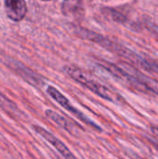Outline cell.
<instances>
[{
	"instance_id": "2",
	"label": "cell",
	"mask_w": 158,
	"mask_h": 159,
	"mask_svg": "<svg viewBox=\"0 0 158 159\" xmlns=\"http://www.w3.org/2000/svg\"><path fill=\"white\" fill-rule=\"evenodd\" d=\"M47 94H48L54 101H56L61 107H63L65 110H67L68 112H70L71 114H73L74 116H76V117H77L79 120H81L83 123H85V124H87V125L92 127L93 129H97V130H99V131L102 130L101 128H100L95 122H93L91 119H89L85 114H83L81 111H79L76 107H74V106L71 103V102H70L63 94H61L57 89H55V88L49 86V87L47 88Z\"/></svg>"
},
{
	"instance_id": "1",
	"label": "cell",
	"mask_w": 158,
	"mask_h": 159,
	"mask_svg": "<svg viewBox=\"0 0 158 159\" xmlns=\"http://www.w3.org/2000/svg\"><path fill=\"white\" fill-rule=\"evenodd\" d=\"M66 72L76 82L81 84L85 88L88 89L89 90H91L98 96L102 97V99H105L109 102H115L117 100V96L112 90H110L108 88H106L102 84L92 79L91 77L87 75V74H85L81 70H79L77 68L69 67V68H66Z\"/></svg>"
},
{
	"instance_id": "6",
	"label": "cell",
	"mask_w": 158,
	"mask_h": 159,
	"mask_svg": "<svg viewBox=\"0 0 158 159\" xmlns=\"http://www.w3.org/2000/svg\"><path fill=\"white\" fill-rule=\"evenodd\" d=\"M82 11L83 0H64L62 3V12L66 16H77Z\"/></svg>"
},
{
	"instance_id": "12",
	"label": "cell",
	"mask_w": 158,
	"mask_h": 159,
	"mask_svg": "<svg viewBox=\"0 0 158 159\" xmlns=\"http://www.w3.org/2000/svg\"><path fill=\"white\" fill-rule=\"evenodd\" d=\"M44 1H49V0H44Z\"/></svg>"
},
{
	"instance_id": "9",
	"label": "cell",
	"mask_w": 158,
	"mask_h": 159,
	"mask_svg": "<svg viewBox=\"0 0 158 159\" xmlns=\"http://www.w3.org/2000/svg\"><path fill=\"white\" fill-rule=\"evenodd\" d=\"M149 28H150V30H151L154 34H156L158 36V25L152 23V24H150Z\"/></svg>"
},
{
	"instance_id": "3",
	"label": "cell",
	"mask_w": 158,
	"mask_h": 159,
	"mask_svg": "<svg viewBox=\"0 0 158 159\" xmlns=\"http://www.w3.org/2000/svg\"><path fill=\"white\" fill-rule=\"evenodd\" d=\"M34 131L39 134L41 137H43L47 143H49L61 156L64 159H77L74 154L71 152V150L60 140L58 139L55 135H53L52 133H50L48 130H47L46 129L40 127V126H37V125H34L33 126Z\"/></svg>"
},
{
	"instance_id": "5",
	"label": "cell",
	"mask_w": 158,
	"mask_h": 159,
	"mask_svg": "<svg viewBox=\"0 0 158 159\" xmlns=\"http://www.w3.org/2000/svg\"><path fill=\"white\" fill-rule=\"evenodd\" d=\"M45 114L48 119L53 121L55 124H57L59 127L65 129L66 131H68L70 133H73L74 131H75V125L70 119L64 117L63 116H61L60 114H58L52 110H47Z\"/></svg>"
},
{
	"instance_id": "4",
	"label": "cell",
	"mask_w": 158,
	"mask_h": 159,
	"mask_svg": "<svg viewBox=\"0 0 158 159\" xmlns=\"http://www.w3.org/2000/svg\"><path fill=\"white\" fill-rule=\"evenodd\" d=\"M5 9L7 17L15 21L22 20L27 12L24 0H5Z\"/></svg>"
},
{
	"instance_id": "11",
	"label": "cell",
	"mask_w": 158,
	"mask_h": 159,
	"mask_svg": "<svg viewBox=\"0 0 158 159\" xmlns=\"http://www.w3.org/2000/svg\"><path fill=\"white\" fill-rule=\"evenodd\" d=\"M134 159H144V158H142V157H138V156H135V157H134Z\"/></svg>"
},
{
	"instance_id": "7",
	"label": "cell",
	"mask_w": 158,
	"mask_h": 159,
	"mask_svg": "<svg viewBox=\"0 0 158 159\" xmlns=\"http://www.w3.org/2000/svg\"><path fill=\"white\" fill-rule=\"evenodd\" d=\"M0 107L12 116H18L20 114L17 105L9 99H7L5 95H3L1 92H0Z\"/></svg>"
},
{
	"instance_id": "8",
	"label": "cell",
	"mask_w": 158,
	"mask_h": 159,
	"mask_svg": "<svg viewBox=\"0 0 158 159\" xmlns=\"http://www.w3.org/2000/svg\"><path fill=\"white\" fill-rule=\"evenodd\" d=\"M142 68H144L145 70L149 71V72H153L158 75V63L156 62H153V61H149L147 60L142 59L140 64Z\"/></svg>"
},
{
	"instance_id": "10",
	"label": "cell",
	"mask_w": 158,
	"mask_h": 159,
	"mask_svg": "<svg viewBox=\"0 0 158 159\" xmlns=\"http://www.w3.org/2000/svg\"><path fill=\"white\" fill-rule=\"evenodd\" d=\"M150 142H151V143L153 144V146H154V148L158 152V142L156 141H154V140H150Z\"/></svg>"
}]
</instances>
